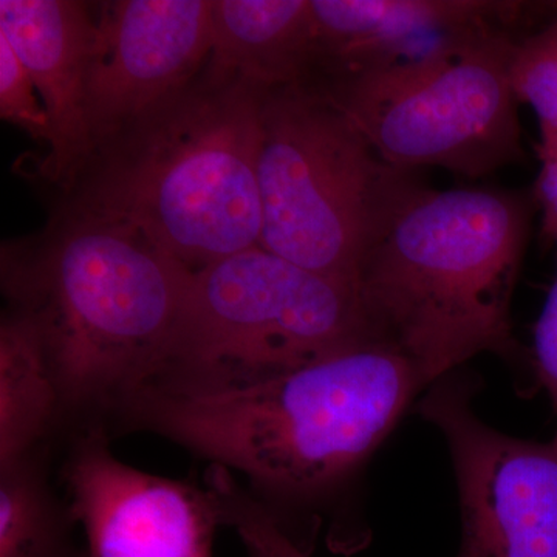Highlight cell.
I'll return each instance as SVG.
<instances>
[{
  "label": "cell",
  "mask_w": 557,
  "mask_h": 557,
  "mask_svg": "<svg viewBox=\"0 0 557 557\" xmlns=\"http://www.w3.org/2000/svg\"><path fill=\"white\" fill-rule=\"evenodd\" d=\"M214 0H119L95 14L89 115L97 152L200 75Z\"/></svg>",
  "instance_id": "10"
},
{
  "label": "cell",
  "mask_w": 557,
  "mask_h": 557,
  "mask_svg": "<svg viewBox=\"0 0 557 557\" xmlns=\"http://www.w3.org/2000/svg\"><path fill=\"white\" fill-rule=\"evenodd\" d=\"M428 387L397 348L364 343L247 386L141 387L112 421L240 475L289 537L292 516L343 493Z\"/></svg>",
  "instance_id": "1"
},
{
  "label": "cell",
  "mask_w": 557,
  "mask_h": 557,
  "mask_svg": "<svg viewBox=\"0 0 557 557\" xmlns=\"http://www.w3.org/2000/svg\"><path fill=\"white\" fill-rule=\"evenodd\" d=\"M207 65L271 91L314 72L310 0H214Z\"/></svg>",
  "instance_id": "13"
},
{
  "label": "cell",
  "mask_w": 557,
  "mask_h": 557,
  "mask_svg": "<svg viewBox=\"0 0 557 557\" xmlns=\"http://www.w3.org/2000/svg\"><path fill=\"white\" fill-rule=\"evenodd\" d=\"M277 525V523H276ZM277 541L278 545H281L282 552H284V555L287 557H310L309 553L304 552V549H300L298 545L295 544V542L292 541L287 536V534L284 533V531L281 530L277 525Z\"/></svg>",
  "instance_id": "21"
},
{
  "label": "cell",
  "mask_w": 557,
  "mask_h": 557,
  "mask_svg": "<svg viewBox=\"0 0 557 557\" xmlns=\"http://www.w3.org/2000/svg\"><path fill=\"white\" fill-rule=\"evenodd\" d=\"M267 94L205 65L98 149L67 205L131 226L193 273L259 247Z\"/></svg>",
  "instance_id": "4"
},
{
  "label": "cell",
  "mask_w": 557,
  "mask_h": 557,
  "mask_svg": "<svg viewBox=\"0 0 557 557\" xmlns=\"http://www.w3.org/2000/svg\"><path fill=\"white\" fill-rule=\"evenodd\" d=\"M57 376L38 332L5 309L0 321V467L46 448L64 423Z\"/></svg>",
  "instance_id": "14"
},
{
  "label": "cell",
  "mask_w": 557,
  "mask_h": 557,
  "mask_svg": "<svg viewBox=\"0 0 557 557\" xmlns=\"http://www.w3.org/2000/svg\"><path fill=\"white\" fill-rule=\"evenodd\" d=\"M509 70L516 98L536 112L541 134H557V7L516 40Z\"/></svg>",
  "instance_id": "16"
},
{
  "label": "cell",
  "mask_w": 557,
  "mask_h": 557,
  "mask_svg": "<svg viewBox=\"0 0 557 557\" xmlns=\"http://www.w3.org/2000/svg\"><path fill=\"white\" fill-rule=\"evenodd\" d=\"M94 11L73 0H0V35L24 62L50 121L40 177L70 196L97 153L89 115Z\"/></svg>",
  "instance_id": "12"
},
{
  "label": "cell",
  "mask_w": 557,
  "mask_h": 557,
  "mask_svg": "<svg viewBox=\"0 0 557 557\" xmlns=\"http://www.w3.org/2000/svg\"><path fill=\"white\" fill-rule=\"evenodd\" d=\"M0 116L27 132L36 141L50 145L49 115L30 73L5 36L0 35Z\"/></svg>",
  "instance_id": "18"
},
{
  "label": "cell",
  "mask_w": 557,
  "mask_h": 557,
  "mask_svg": "<svg viewBox=\"0 0 557 557\" xmlns=\"http://www.w3.org/2000/svg\"><path fill=\"white\" fill-rule=\"evenodd\" d=\"M380 343L355 285L255 247L194 271L170 346L145 386L220 391Z\"/></svg>",
  "instance_id": "5"
},
{
  "label": "cell",
  "mask_w": 557,
  "mask_h": 557,
  "mask_svg": "<svg viewBox=\"0 0 557 557\" xmlns=\"http://www.w3.org/2000/svg\"><path fill=\"white\" fill-rule=\"evenodd\" d=\"M258 180L259 247L355 287L373 242L421 186L313 84L267 94Z\"/></svg>",
  "instance_id": "6"
},
{
  "label": "cell",
  "mask_w": 557,
  "mask_h": 557,
  "mask_svg": "<svg viewBox=\"0 0 557 557\" xmlns=\"http://www.w3.org/2000/svg\"><path fill=\"white\" fill-rule=\"evenodd\" d=\"M311 84L409 61L446 40L498 32L522 38L545 3L507 0H310Z\"/></svg>",
  "instance_id": "11"
},
{
  "label": "cell",
  "mask_w": 557,
  "mask_h": 557,
  "mask_svg": "<svg viewBox=\"0 0 557 557\" xmlns=\"http://www.w3.org/2000/svg\"><path fill=\"white\" fill-rule=\"evenodd\" d=\"M536 152L541 170L533 197L541 209L542 233L555 245L557 259V134H541Z\"/></svg>",
  "instance_id": "20"
},
{
  "label": "cell",
  "mask_w": 557,
  "mask_h": 557,
  "mask_svg": "<svg viewBox=\"0 0 557 557\" xmlns=\"http://www.w3.org/2000/svg\"><path fill=\"white\" fill-rule=\"evenodd\" d=\"M61 480L89 557H212L215 533L225 527L222 502L208 483L124 463L104 424L81 429Z\"/></svg>",
  "instance_id": "9"
},
{
  "label": "cell",
  "mask_w": 557,
  "mask_h": 557,
  "mask_svg": "<svg viewBox=\"0 0 557 557\" xmlns=\"http://www.w3.org/2000/svg\"><path fill=\"white\" fill-rule=\"evenodd\" d=\"M480 380L458 369L418 398L448 445L458 491V557H557V445L512 437L475 412Z\"/></svg>",
  "instance_id": "8"
},
{
  "label": "cell",
  "mask_w": 557,
  "mask_h": 557,
  "mask_svg": "<svg viewBox=\"0 0 557 557\" xmlns=\"http://www.w3.org/2000/svg\"><path fill=\"white\" fill-rule=\"evenodd\" d=\"M534 205L518 190L421 185L362 260L357 289L370 327L429 386L483 354L533 368L511 306Z\"/></svg>",
  "instance_id": "3"
},
{
  "label": "cell",
  "mask_w": 557,
  "mask_h": 557,
  "mask_svg": "<svg viewBox=\"0 0 557 557\" xmlns=\"http://www.w3.org/2000/svg\"><path fill=\"white\" fill-rule=\"evenodd\" d=\"M557 265V259H556ZM533 370L539 384L548 392L557 418V269L544 309L534 327ZM553 442L557 445V426Z\"/></svg>",
  "instance_id": "19"
},
{
  "label": "cell",
  "mask_w": 557,
  "mask_h": 557,
  "mask_svg": "<svg viewBox=\"0 0 557 557\" xmlns=\"http://www.w3.org/2000/svg\"><path fill=\"white\" fill-rule=\"evenodd\" d=\"M205 482L222 502L225 527L237 531L248 557H287L277 541V525L239 480L220 467L208 468Z\"/></svg>",
  "instance_id": "17"
},
{
  "label": "cell",
  "mask_w": 557,
  "mask_h": 557,
  "mask_svg": "<svg viewBox=\"0 0 557 557\" xmlns=\"http://www.w3.org/2000/svg\"><path fill=\"white\" fill-rule=\"evenodd\" d=\"M47 454L0 467V557H89L73 541L76 522L51 485Z\"/></svg>",
  "instance_id": "15"
},
{
  "label": "cell",
  "mask_w": 557,
  "mask_h": 557,
  "mask_svg": "<svg viewBox=\"0 0 557 557\" xmlns=\"http://www.w3.org/2000/svg\"><path fill=\"white\" fill-rule=\"evenodd\" d=\"M518 39L471 33L412 60L313 86L391 166L485 177L525 160L509 70Z\"/></svg>",
  "instance_id": "7"
},
{
  "label": "cell",
  "mask_w": 557,
  "mask_h": 557,
  "mask_svg": "<svg viewBox=\"0 0 557 557\" xmlns=\"http://www.w3.org/2000/svg\"><path fill=\"white\" fill-rule=\"evenodd\" d=\"M7 309L38 332L69 418L106 424L148 384L193 271L116 220L65 203L39 234L5 242Z\"/></svg>",
  "instance_id": "2"
}]
</instances>
